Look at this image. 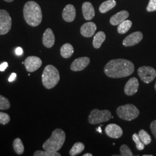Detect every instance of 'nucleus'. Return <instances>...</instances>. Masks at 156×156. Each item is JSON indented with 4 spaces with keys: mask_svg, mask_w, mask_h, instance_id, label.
I'll use <instances>...</instances> for the list:
<instances>
[{
    "mask_svg": "<svg viewBox=\"0 0 156 156\" xmlns=\"http://www.w3.org/2000/svg\"><path fill=\"white\" fill-rule=\"evenodd\" d=\"M135 70L134 64L130 61L123 58L112 60L104 67V73L111 78H122L133 74Z\"/></svg>",
    "mask_w": 156,
    "mask_h": 156,
    "instance_id": "1",
    "label": "nucleus"
},
{
    "mask_svg": "<svg viewBox=\"0 0 156 156\" xmlns=\"http://www.w3.org/2000/svg\"><path fill=\"white\" fill-rule=\"evenodd\" d=\"M23 16L25 21L32 27L39 26L42 20V13L40 6L36 2H27L23 8Z\"/></svg>",
    "mask_w": 156,
    "mask_h": 156,
    "instance_id": "2",
    "label": "nucleus"
},
{
    "mask_svg": "<svg viewBox=\"0 0 156 156\" xmlns=\"http://www.w3.org/2000/svg\"><path fill=\"white\" fill-rule=\"evenodd\" d=\"M66 133L60 128H57L51 133V135L43 144L45 151H58L62 147L66 140Z\"/></svg>",
    "mask_w": 156,
    "mask_h": 156,
    "instance_id": "3",
    "label": "nucleus"
},
{
    "mask_svg": "<svg viewBox=\"0 0 156 156\" xmlns=\"http://www.w3.org/2000/svg\"><path fill=\"white\" fill-rule=\"evenodd\" d=\"M60 79V73L56 67L52 65L45 67L42 75V82L46 89H51L55 87Z\"/></svg>",
    "mask_w": 156,
    "mask_h": 156,
    "instance_id": "4",
    "label": "nucleus"
},
{
    "mask_svg": "<svg viewBox=\"0 0 156 156\" xmlns=\"http://www.w3.org/2000/svg\"><path fill=\"white\" fill-rule=\"evenodd\" d=\"M117 115L120 119L126 121H131L138 117L140 112L133 104H128L117 108Z\"/></svg>",
    "mask_w": 156,
    "mask_h": 156,
    "instance_id": "5",
    "label": "nucleus"
},
{
    "mask_svg": "<svg viewBox=\"0 0 156 156\" xmlns=\"http://www.w3.org/2000/svg\"><path fill=\"white\" fill-rule=\"evenodd\" d=\"M111 117V113L109 111H101L98 109H94L90 112L88 117V121L90 124L94 125L109 121Z\"/></svg>",
    "mask_w": 156,
    "mask_h": 156,
    "instance_id": "6",
    "label": "nucleus"
},
{
    "mask_svg": "<svg viewBox=\"0 0 156 156\" xmlns=\"http://www.w3.org/2000/svg\"><path fill=\"white\" fill-rule=\"evenodd\" d=\"M138 74L140 80L145 83L149 84L156 77V71L150 66H142L138 68Z\"/></svg>",
    "mask_w": 156,
    "mask_h": 156,
    "instance_id": "7",
    "label": "nucleus"
},
{
    "mask_svg": "<svg viewBox=\"0 0 156 156\" xmlns=\"http://www.w3.org/2000/svg\"><path fill=\"white\" fill-rule=\"evenodd\" d=\"M12 19L9 13L4 9H0V35H5L11 30Z\"/></svg>",
    "mask_w": 156,
    "mask_h": 156,
    "instance_id": "8",
    "label": "nucleus"
},
{
    "mask_svg": "<svg viewBox=\"0 0 156 156\" xmlns=\"http://www.w3.org/2000/svg\"><path fill=\"white\" fill-rule=\"evenodd\" d=\"M24 64L28 72L33 73L41 67L42 62L38 57L29 56L25 60Z\"/></svg>",
    "mask_w": 156,
    "mask_h": 156,
    "instance_id": "9",
    "label": "nucleus"
},
{
    "mask_svg": "<svg viewBox=\"0 0 156 156\" xmlns=\"http://www.w3.org/2000/svg\"><path fill=\"white\" fill-rule=\"evenodd\" d=\"M143 39V34L140 31H136L129 34L123 40V44L126 47L133 46L139 44Z\"/></svg>",
    "mask_w": 156,
    "mask_h": 156,
    "instance_id": "10",
    "label": "nucleus"
},
{
    "mask_svg": "<svg viewBox=\"0 0 156 156\" xmlns=\"http://www.w3.org/2000/svg\"><path fill=\"white\" fill-rule=\"evenodd\" d=\"M90 62V60L87 57H79L75 59L72 62L70 68L72 71L75 72L81 71L89 66Z\"/></svg>",
    "mask_w": 156,
    "mask_h": 156,
    "instance_id": "11",
    "label": "nucleus"
},
{
    "mask_svg": "<svg viewBox=\"0 0 156 156\" xmlns=\"http://www.w3.org/2000/svg\"><path fill=\"white\" fill-rule=\"evenodd\" d=\"M105 133L112 138L118 139L123 135V129L116 124H109L105 127Z\"/></svg>",
    "mask_w": 156,
    "mask_h": 156,
    "instance_id": "12",
    "label": "nucleus"
},
{
    "mask_svg": "<svg viewBox=\"0 0 156 156\" xmlns=\"http://www.w3.org/2000/svg\"><path fill=\"white\" fill-rule=\"evenodd\" d=\"M139 82L137 78H131L129 79L124 87V93L127 95L131 96L136 93L139 88Z\"/></svg>",
    "mask_w": 156,
    "mask_h": 156,
    "instance_id": "13",
    "label": "nucleus"
},
{
    "mask_svg": "<svg viewBox=\"0 0 156 156\" xmlns=\"http://www.w3.org/2000/svg\"><path fill=\"white\" fill-rule=\"evenodd\" d=\"M97 30V26L93 22H87L83 24L80 28V33L84 37L90 38L93 36Z\"/></svg>",
    "mask_w": 156,
    "mask_h": 156,
    "instance_id": "14",
    "label": "nucleus"
},
{
    "mask_svg": "<svg viewBox=\"0 0 156 156\" xmlns=\"http://www.w3.org/2000/svg\"><path fill=\"white\" fill-rule=\"evenodd\" d=\"M62 16L63 19L67 22H72L76 17V9L71 4L67 5L63 9Z\"/></svg>",
    "mask_w": 156,
    "mask_h": 156,
    "instance_id": "15",
    "label": "nucleus"
},
{
    "mask_svg": "<svg viewBox=\"0 0 156 156\" xmlns=\"http://www.w3.org/2000/svg\"><path fill=\"white\" fill-rule=\"evenodd\" d=\"M55 42V37L51 29L47 28L45 30L43 37L42 43L46 48H50L53 46Z\"/></svg>",
    "mask_w": 156,
    "mask_h": 156,
    "instance_id": "16",
    "label": "nucleus"
},
{
    "mask_svg": "<svg viewBox=\"0 0 156 156\" xmlns=\"http://www.w3.org/2000/svg\"><path fill=\"white\" fill-rule=\"evenodd\" d=\"M129 16V13L127 11L119 12L110 19V23L113 26H117L126 20Z\"/></svg>",
    "mask_w": 156,
    "mask_h": 156,
    "instance_id": "17",
    "label": "nucleus"
},
{
    "mask_svg": "<svg viewBox=\"0 0 156 156\" xmlns=\"http://www.w3.org/2000/svg\"><path fill=\"white\" fill-rule=\"evenodd\" d=\"M82 12L86 20H90L95 16V11L93 5L89 2H85L82 5Z\"/></svg>",
    "mask_w": 156,
    "mask_h": 156,
    "instance_id": "18",
    "label": "nucleus"
},
{
    "mask_svg": "<svg viewBox=\"0 0 156 156\" xmlns=\"http://www.w3.org/2000/svg\"><path fill=\"white\" fill-rule=\"evenodd\" d=\"M106 39L105 34L103 31H99L94 37L93 45L95 49H99Z\"/></svg>",
    "mask_w": 156,
    "mask_h": 156,
    "instance_id": "19",
    "label": "nucleus"
},
{
    "mask_svg": "<svg viewBox=\"0 0 156 156\" xmlns=\"http://www.w3.org/2000/svg\"><path fill=\"white\" fill-rule=\"evenodd\" d=\"M74 49L73 45L70 44H66L62 45L60 49V53L62 57L64 58H68L73 56Z\"/></svg>",
    "mask_w": 156,
    "mask_h": 156,
    "instance_id": "20",
    "label": "nucleus"
},
{
    "mask_svg": "<svg viewBox=\"0 0 156 156\" xmlns=\"http://www.w3.org/2000/svg\"><path fill=\"white\" fill-rule=\"evenodd\" d=\"M116 5V2L115 0H108L101 4L99 10L101 13H105L107 12L110 11Z\"/></svg>",
    "mask_w": 156,
    "mask_h": 156,
    "instance_id": "21",
    "label": "nucleus"
},
{
    "mask_svg": "<svg viewBox=\"0 0 156 156\" xmlns=\"http://www.w3.org/2000/svg\"><path fill=\"white\" fill-rule=\"evenodd\" d=\"M133 23L131 20H126L118 25L117 32L119 34H123L126 33L131 27Z\"/></svg>",
    "mask_w": 156,
    "mask_h": 156,
    "instance_id": "22",
    "label": "nucleus"
},
{
    "mask_svg": "<svg viewBox=\"0 0 156 156\" xmlns=\"http://www.w3.org/2000/svg\"><path fill=\"white\" fill-rule=\"evenodd\" d=\"M13 147L15 153L19 155L22 154L24 151V147L22 141L19 138L13 140Z\"/></svg>",
    "mask_w": 156,
    "mask_h": 156,
    "instance_id": "23",
    "label": "nucleus"
},
{
    "mask_svg": "<svg viewBox=\"0 0 156 156\" xmlns=\"http://www.w3.org/2000/svg\"><path fill=\"white\" fill-rule=\"evenodd\" d=\"M84 149V145L82 142H76L73 145L71 149L69 151L70 156H75L82 153Z\"/></svg>",
    "mask_w": 156,
    "mask_h": 156,
    "instance_id": "24",
    "label": "nucleus"
},
{
    "mask_svg": "<svg viewBox=\"0 0 156 156\" xmlns=\"http://www.w3.org/2000/svg\"><path fill=\"white\" fill-rule=\"evenodd\" d=\"M139 136L141 141L145 145H149L151 142V137L148 133L144 129H140L139 132Z\"/></svg>",
    "mask_w": 156,
    "mask_h": 156,
    "instance_id": "25",
    "label": "nucleus"
},
{
    "mask_svg": "<svg viewBox=\"0 0 156 156\" xmlns=\"http://www.w3.org/2000/svg\"><path fill=\"white\" fill-rule=\"evenodd\" d=\"M34 156H61V154L57 151H36L34 153Z\"/></svg>",
    "mask_w": 156,
    "mask_h": 156,
    "instance_id": "26",
    "label": "nucleus"
},
{
    "mask_svg": "<svg viewBox=\"0 0 156 156\" xmlns=\"http://www.w3.org/2000/svg\"><path fill=\"white\" fill-rule=\"evenodd\" d=\"M11 107L9 101L6 97L0 95V110H7Z\"/></svg>",
    "mask_w": 156,
    "mask_h": 156,
    "instance_id": "27",
    "label": "nucleus"
},
{
    "mask_svg": "<svg viewBox=\"0 0 156 156\" xmlns=\"http://www.w3.org/2000/svg\"><path fill=\"white\" fill-rule=\"evenodd\" d=\"M133 140L136 144V147L138 151H142L145 148L144 144L141 141L139 135L135 133L133 135Z\"/></svg>",
    "mask_w": 156,
    "mask_h": 156,
    "instance_id": "28",
    "label": "nucleus"
},
{
    "mask_svg": "<svg viewBox=\"0 0 156 156\" xmlns=\"http://www.w3.org/2000/svg\"><path fill=\"white\" fill-rule=\"evenodd\" d=\"M120 155L122 156H133V154L132 151L129 148L127 145H122L120 147Z\"/></svg>",
    "mask_w": 156,
    "mask_h": 156,
    "instance_id": "29",
    "label": "nucleus"
},
{
    "mask_svg": "<svg viewBox=\"0 0 156 156\" xmlns=\"http://www.w3.org/2000/svg\"><path fill=\"white\" fill-rule=\"evenodd\" d=\"M11 118L8 114L0 112V124L5 125L10 122Z\"/></svg>",
    "mask_w": 156,
    "mask_h": 156,
    "instance_id": "30",
    "label": "nucleus"
},
{
    "mask_svg": "<svg viewBox=\"0 0 156 156\" xmlns=\"http://www.w3.org/2000/svg\"><path fill=\"white\" fill-rule=\"evenodd\" d=\"M146 11L149 12L156 11V0H150L146 7Z\"/></svg>",
    "mask_w": 156,
    "mask_h": 156,
    "instance_id": "31",
    "label": "nucleus"
},
{
    "mask_svg": "<svg viewBox=\"0 0 156 156\" xmlns=\"http://www.w3.org/2000/svg\"><path fill=\"white\" fill-rule=\"evenodd\" d=\"M150 128H151L152 134H153V136H154V138H156V120L153 121L151 123Z\"/></svg>",
    "mask_w": 156,
    "mask_h": 156,
    "instance_id": "32",
    "label": "nucleus"
},
{
    "mask_svg": "<svg viewBox=\"0 0 156 156\" xmlns=\"http://www.w3.org/2000/svg\"><path fill=\"white\" fill-rule=\"evenodd\" d=\"M8 66V64L6 62H4L0 64V71H4Z\"/></svg>",
    "mask_w": 156,
    "mask_h": 156,
    "instance_id": "33",
    "label": "nucleus"
},
{
    "mask_svg": "<svg viewBox=\"0 0 156 156\" xmlns=\"http://www.w3.org/2000/svg\"><path fill=\"white\" fill-rule=\"evenodd\" d=\"M15 53H16L17 55L21 56V55H22L23 53V50L22 48L17 47L16 49V50H15Z\"/></svg>",
    "mask_w": 156,
    "mask_h": 156,
    "instance_id": "34",
    "label": "nucleus"
},
{
    "mask_svg": "<svg viewBox=\"0 0 156 156\" xmlns=\"http://www.w3.org/2000/svg\"><path fill=\"white\" fill-rule=\"evenodd\" d=\"M16 73H12L11 74V75L10 76V77L8 79V80L9 82H12L13 81H14L15 80V79L16 78Z\"/></svg>",
    "mask_w": 156,
    "mask_h": 156,
    "instance_id": "35",
    "label": "nucleus"
},
{
    "mask_svg": "<svg viewBox=\"0 0 156 156\" xmlns=\"http://www.w3.org/2000/svg\"><path fill=\"white\" fill-rule=\"evenodd\" d=\"M101 126H102V125L101 126H100V127H99L98 128H97V131H98L99 133H102V130H101Z\"/></svg>",
    "mask_w": 156,
    "mask_h": 156,
    "instance_id": "36",
    "label": "nucleus"
},
{
    "mask_svg": "<svg viewBox=\"0 0 156 156\" xmlns=\"http://www.w3.org/2000/svg\"><path fill=\"white\" fill-rule=\"evenodd\" d=\"M83 156H93V154L91 153H86V154H84Z\"/></svg>",
    "mask_w": 156,
    "mask_h": 156,
    "instance_id": "37",
    "label": "nucleus"
},
{
    "mask_svg": "<svg viewBox=\"0 0 156 156\" xmlns=\"http://www.w3.org/2000/svg\"><path fill=\"white\" fill-rule=\"evenodd\" d=\"M4 1L7 2H11L12 1H13V0H4Z\"/></svg>",
    "mask_w": 156,
    "mask_h": 156,
    "instance_id": "38",
    "label": "nucleus"
},
{
    "mask_svg": "<svg viewBox=\"0 0 156 156\" xmlns=\"http://www.w3.org/2000/svg\"><path fill=\"white\" fill-rule=\"evenodd\" d=\"M143 156H153V155H151H151H149V154H145V155H143Z\"/></svg>",
    "mask_w": 156,
    "mask_h": 156,
    "instance_id": "39",
    "label": "nucleus"
},
{
    "mask_svg": "<svg viewBox=\"0 0 156 156\" xmlns=\"http://www.w3.org/2000/svg\"><path fill=\"white\" fill-rule=\"evenodd\" d=\"M154 89H155V90H156V83H155V85H154Z\"/></svg>",
    "mask_w": 156,
    "mask_h": 156,
    "instance_id": "40",
    "label": "nucleus"
}]
</instances>
